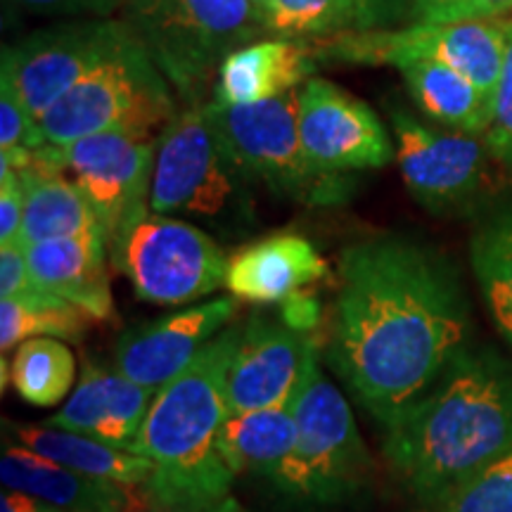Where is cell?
Returning a JSON list of instances; mask_svg holds the SVG:
<instances>
[{
	"label": "cell",
	"mask_w": 512,
	"mask_h": 512,
	"mask_svg": "<svg viewBox=\"0 0 512 512\" xmlns=\"http://www.w3.org/2000/svg\"><path fill=\"white\" fill-rule=\"evenodd\" d=\"M15 3L36 12H55V15L112 17L124 10L126 0H15Z\"/></svg>",
	"instance_id": "obj_35"
},
{
	"label": "cell",
	"mask_w": 512,
	"mask_h": 512,
	"mask_svg": "<svg viewBox=\"0 0 512 512\" xmlns=\"http://www.w3.org/2000/svg\"><path fill=\"white\" fill-rule=\"evenodd\" d=\"M292 408L297 446L280 494L323 508L351 501L368 484L373 463L349 401L323 373L318 342L306 356Z\"/></svg>",
	"instance_id": "obj_5"
},
{
	"label": "cell",
	"mask_w": 512,
	"mask_h": 512,
	"mask_svg": "<svg viewBox=\"0 0 512 512\" xmlns=\"http://www.w3.org/2000/svg\"><path fill=\"white\" fill-rule=\"evenodd\" d=\"M121 12L185 107L207 102L230 53L271 34L249 0H126Z\"/></svg>",
	"instance_id": "obj_4"
},
{
	"label": "cell",
	"mask_w": 512,
	"mask_h": 512,
	"mask_svg": "<svg viewBox=\"0 0 512 512\" xmlns=\"http://www.w3.org/2000/svg\"><path fill=\"white\" fill-rule=\"evenodd\" d=\"M202 112L247 181L306 204H332L347 192L344 178L323 174L306 157L299 136V91L254 105L211 98Z\"/></svg>",
	"instance_id": "obj_7"
},
{
	"label": "cell",
	"mask_w": 512,
	"mask_h": 512,
	"mask_svg": "<svg viewBox=\"0 0 512 512\" xmlns=\"http://www.w3.org/2000/svg\"><path fill=\"white\" fill-rule=\"evenodd\" d=\"M159 136L107 131L60 147L62 171L98 214L107 247L133 216L150 207Z\"/></svg>",
	"instance_id": "obj_13"
},
{
	"label": "cell",
	"mask_w": 512,
	"mask_h": 512,
	"mask_svg": "<svg viewBox=\"0 0 512 512\" xmlns=\"http://www.w3.org/2000/svg\"><path fill=\"white\" fill-rule=\"evenodd\" d=\"M12 439L15 444L64 467H72L81 475L107 479L131 489L145 486L152 475L150 460L138 453L53 425H15Z\"/></svg>",
	"instance_id": "obj_24"
},
{
	"label": "cell",
	"mask_w": 512,
	"mask_h": 512,
	"mask_svg": "<svg viewBox=\"0 0 512 512\" xmlns=\"http://www.w3.org/2000/svg\"><path fill=\"white\" fill-rule=\"evenodd\" d=\"M242 325H228L195 361L159 389L131 451L150 460L147 508L207 505L230 496L233 470L221 456L226 380Z\"/></svg>",
	"instance_id": "obj_3"
},
{
	"label": "cell",
	"mask_w": 512,
	"mask_h": 512,
	"mask_svg": "<svg viewBox=\"0 0 512 512\" xmlns=\"http://www.w3.org/2000/svg\"><path fill=\"white\" fill-rule=\"evenodd\" d=\"M145 512H247L233 496L207 505H181V508H147Z\"/></svg>",
	"instance_id": "obj_38"
},
{
	"label": "cell",
	"mask_w": 512,
	"mask_h": 512,
	"mask_svg": "<svg viewBox=\"0 0 512 512\" xmlns=\"http://www.w3.org/2000/svg\"><path fill=\"white\" fill-rule=\"evenodd\" d=\"M508 34L505 62L494 95V119L484 133L491 155L512 166V19H501Z\"/></svg>",
	"instance_id": "obj_32"
},
{
	"label": "cell",
	"mask_w": 512,
	"mask_h": 512,
	"mask_svg": "<svg viewBox=\"0 0 512 512\" xmlns=\"http://www.w3.org/2000/svg\"><path fill=\"white\" fill-rule=\"evenodd\" d=\"M107 249L114 268L147 304L183 306L226 287L230 259L216 240L150 207L133 216Z\"/></svg>",
	"instance_id": "obj_8"
},
{
	"label": "cell",
	"mask_w": 512,
	"mask_h": 512,
	"mask_svg": "<svg viewBox=\"0 0 512 512\" xmlns=\"http://www.w3.org/2000/svg\"><path fill=\"white\" fill-rule=\"evenodd\" d=\"M320 306L316 297L306 292H297L294 297L280 304V320L299 332H311L318 325Z\"/></svg>",
	"instance_id": "obj_36"
},
{
	"label": "cell",
	"mask_w": 512,
	"mask_h": 512,
	"mask_svg": "<svg viewBox=\"0 0 512 512\" xmlns=\"http://www.w3.org/2000/svg\"><path fill=\"white\" fill-rule=\"evenodd\" d=\"M0 479L8 491H22L60 512H133L136 508L131 486L81 475L19 444L3 448Z\"/></svg>",
	"instance_id": "obj_20"
},
{
	"label": "cell",
	"mask_w": 512,
	"mask_h": 512,
	"mask_svg": "<svg viewBox=\"0 0 512 512\" xmlns=\"http://www.w3.org/2000/svg\"><path fill=\"white\" fill-rule=\"evenodd\" d=\"M299 136L311 164L328 176L382 169L396 159L392 131L377 112L318 76L299 88Z\"/></svg>",
	"instance_id": "obj_14"
},
{
	"label": "cell",
	"mask_w": 512,
	"mask_h": 512,
	"mask_svg": "<svg viewBox=\"0 0 512 512\" xmlns=\"http://www.w3.org/2000/svg\"><path fill=\"white\" fill-rule=\"evenodd\" d=\"M88 320H91L88 313L55 297V294L34 304L0 299V349H3V354H8L12 347H19L34 337L76 342L86 332Z\"/></svg>",
	"instance_id": "obj_28"
},
{
	"label": "cell",
	"mask_w": 512,
	"mask_h": 512,
	"mask_svg": "<svg viewBox=\"0 0 512 512\" xmlns=\"http://www.w3.org/2000/svg\"><path fill=\"white\" fill-rule=\"evenodd\" d=\"M508 34L501 19H463V22H418L403 29L344 31L323 38L313 48L316 60L347 64H394L434 60L475 81L491 98L501 79Z\"/></svg>",
	"instance_id": "obj_9"
},
{
	"label": "cell",
	"mask_w": 512,
	"mask_h": 512,
	"mask_svg": "<svg viewBox=\"0 0 512 512\" xmlns=\"http://www.w3.org/2000/svg\"><path fill=\"white\" fill-rule=\"evenodd\" d=\"M297 446L292 401L264 411L228 415L221 430V456L233 475H254L280 491Z\"/></svg>",
	"instance_id": "obj_23"
},
{
	"label": "cell",
	"mask_w": 512,
	"mask_h": 512,
	"mask_svg": "<svg viewBox=\"0 0 512 512\" xmlns=\"http://www.w3.org/2000/svg\"><path fill=\"white\" fill-rule=\"evenodd\" d=\"M155 396L157 389L128 380L117 368L88 363L72 396L48 425L131 451Z\"/></svg>",
	"instance_id": "obj_17"
},
{
	"label": "cell",
	"mask_w": 512,
	"mask_h": 512,
	"mask_svg": "<svg viewBox=\"0 0 512 512\" xmlns=\"http://www.w3.org/2000/svg\"><path fill=\"white\" fill-rule=\"evenodd\" d=\"M470 264L491 320L512 347V204L486 211L477 221Z\"/></svg>",
	"instance_id": "obj_26"
},
{
	"label": "cell",
	"mask_w": 512,
	"mask_h": 512,
	"mask_svg": "<svg viewBox=\"0 0 512 512\" xmlns=\"http://www.w3.org/2000/svg\"><path fill=\"white\" fill-rule=\"evenodd\" d=\"M46 145L41 121L29 112L15 88L0 79V159L12 169H22Z\"/></svg>",
	"instance_id": "obj_30"
},
{
	"label": "cell",
	"mask_w": 512,
	"mask_h": 512,
	"mask_svg": "<svg viewBox=\"0 0 512 512\" xmlns=\"http://www.w3.org/2000/svg\"><path fill=\"white\" fill-rule=\"evenodd\" d=\"M510 19H512V17H510Z\"/></svg>",
	"instance_id": "obj_41"
},
{
	"label": "cell",
	"mask_w": 512,
	"mask_h": 512,
	"mask_svg": "<svg viewBox=\"0 0 512 512\" xmlns=\"http://www.w3.org/2000/svg\"><path fill=\"white\" fill-rule=\"evenodd\" d=\"M463 3L465 0H411V12L418 22L439 24Z\"/></svg>",
	"instance_id": "obj_37"
},
{
	"label": "cell",
	"mask_w": 512,
	"mask_h": 512,
	"mask_svg": "<svg viewBox=\"0 0 512 512\" xmlns=\"http://www.w3.org/2000/svg\"><path fill=\"white\" fill-rule=\"evenodd\" d=\"M356 31L394 29L411 12V0H351Z\"/></svg>",
	"instance_id": "obj_34"
},
{
	"label": "cell",
	"mask_w": 512,
	"mask_h": 512,
	"mask_svg": "<svg viewBox=\"0 0 512 512\" xmlns=\"http://www.w3.org/2000/svg\"><path fill=\"white\" fill-rule=\"evenodd\" d=\"M512 451V363L465 347L444 375L384 425V456L422 505L437 510L467 479Z\"/></svg>",
	"instance_id": "obj_2"
},
{
	"label": "cell",
	"mask_w": 512,
	"mask_h": 512,
	"mask_svg": "<svg viewBox=\"0 0 512 512\" xmlns=\"http://www.w3.org/2000/svg\"><path fill=\"white\" fill-rule=\"evenodd\" d=\"M105 235L48 240L27 249L31 278L43 290L79 306L93 320L114 318V299L107 275Z\"/></svg>",
	"instance_id": "obj_21"
},
{
	"label": "cell",
	"mask_w": 512,
	"mask_h": 512,
	"mask_svg": "<svg viewBox=\"0 0 512 512\" xmlns=\"http://www.w3.org/2000/svg\"><path fill=\"white\" fill-rule=\"evenodd\" d=\"M278 38H330L356 29L351 0H278Z\"/></svg>",
	"instance_id": "obj_29"
},
{
	"label": "cell",
	"mask_w": 512,
	"mask_h": 512,
	"mask_svg": "<svg viewBox=\"0 0 512 512\" xmlns=\"http://www.w3.org/2000/svg\"><path fill=\"white\" fill-rule=\"evenodd\" d=\"M316 72V53L302 38H268L235 50L216 76L214 100L254 105L299 91Z\"/></svg>",
	"instance_id": "obj_22"
},
{
	"label": "cell",
	"mask_w": 512,
	"mask_h": 512,
	"mask_svg": "<svg viewBox=\"0 0 512 512\" xmlns=\"http://www.w3.org/2000/svg\"><path fill=\"white\" fill-rule=\"evenodd\" d=\"M396 164L406 188L434 214L463 209L489 181L491 150L477 133L434 131L403 107H389Z\"/></svg>",
	"instance_id": "obj_12"
},
{
	"label": "cell",
	"mask_w": 512,
	"mask_h": 512,
	"mask_svg": "<svg viewBox=\"0 0 512 512\" xmlns=\"http://www.w3.org/2000/svg\"><path fill=\"white\" fill-rule=\"evenodd\" d=\"M10 380L17 394L31 406L53 408L74 392L76 358L62 339H27L12 356Z\"/></svg>",
	"instance_id": "obj_27"
},
{
	"label": "cell",
	"mask_w": 512,
	"mask_h": 512,
	"mask_svg": "<svg viewBox=\"0 0 512 512\" xmlns=\"http://www.w3.org/2000/svg\"><path fill=\"white\" fill-rule=\"evenodd\" d=\"M249 3H252L254 8H256V12H259V15L264 17L268 31H271V34H273V24H275V19H278V10H280L278 0H249Z\"/></svg>",
	"instance_id": "obj_40"
},
{
	"label": "cell",
	"mask_w": 512,
	"mask_h": 512,
	"mask_svg": "<svg viewBox=\"0 0 512 512\" xmlns=\"http://www.w3.org/2000/svg\"><path fill=\"white\" fill-rule=\"evenodd\" d=\"M437 512H512V451L467 479Z\"/></svg>",
	"instance_id": "obj_31"
},
{
	"label": "cell",
	"mask_w": 512,
	"mask_h": 512,
	"mask_svg": "<svg viewBox=\"0 0 512 512\" xmlns=\"http://www.w3.org/2000/svg\"><path fill=\"white\" fill-rule=\"evenodd\" d=\"M396 69L406 81L415 105L427 117L477 136L489 131L494 119V98L475 81L434 60L403 62Z\"/></svg>",
	"instance_id": "obj_25"
},
{
	"label": "cell",
	"mask_w": 512,
	"mask_h": 512,
	"mask_svg": "<svg viewBox=\"0 0 512 512\" xmlns=\"http://www.w3.org/2000/svg\"><path fill=\"white\" fill-rule=\"evenodd\" d=\"M313 347L311 332L294 330L283 320L254 316L242 325L226 380L228 413L264 411L292 401Z\"/></svg>",
	"instance_id": "obj_15"
},
{
	"label": "cell",
	"mask_w": 512,
	"mask_h": 512,
	"mask_svg": "<svg viewBox=\"0 0 512 512\" xmlns=\"http://www.w3.org/2000/svg\"><path fill=\"white\" fill-rule=\"evenodd\" d=\"M38 505H41V501L22 494V491L5 489L3 498H0V512H36Z\"/></svg>",
	"instance_id": "obj_39"
},
{
	"label": "cell",
	"mask_w": 512,
	"mask_h": 512,
	"mask_svg": "<svg viewBox=\"0 0 512 512\" xmlns=\"http://www.w3.org/2000/svg\"><path fill=\"white\" fill-rule=\"evenodd\" d=\"M467 337L463 285L439 252L377 235L339 256L328 361L377 422L418 401L470 347Z\"/></svg>",
	"instance_id": "obj_1"
},
{
	"label": "cell",
	"mask_w": 512,
	"mask_h": 512,
	"mask_svg": "<svg viewBox=\"0 0 512 512\" xmlns=\"http://www.w3.org/2000/svg\"><path fill=\"white\" fill-rule=\"evenodd\" d=\"M247 178L230 162L200 107H185L157 140L150 209L166 216L219 219L238 204Z\"/></svg>",
	"instance_id": "obj_10"
},
{
	"label": "cell",
	"mask_w": 512,
	"mask_h": 512,
	"mask_svg": "<svg viewBox=\"0 0 512 512\" xmlns=\"http://www.w3.org/2000/svg\"><path fill=\"white\" fill-rule=\"evenodd\" d=\"M24 190V226L19 247L48 240L102 233L98 214L79 185L62 171L60 147L46 145L22 169H15Z\"/></svg>",
	"instance_id": "obj_19"
},
{
	"label": "cell",
	"mask_w": 512,
	"mask_h": 512,
	"mask_svg": "<svg viewBox=\"0 0 512 512\" xmlns=\"http://www.w3.org/2000/svg\"><path fill=\"white\" fill-rule=\"evenodd\" d=\"M131 29L124 19L91 17L57 24L3 48L0 79L15 88L29 112L41 121L76 83L119 48Z\"/></svg>",
	"instance_id": "obj_11"
},
{
	"label": "cell",
	"mask_w": 512,
	"mask_h": 512,
	"mask_svg": "<svg viewBox=\"0 0 512 512\" xmlns=\"http://www.w3.org/2000/svg\"><path fill=\"white\" fill-rule=\"evenodd\" d=\"M178 112L181 107L169 79L131 31L119 48L43 114L41 128L50 145L64 147L107 131L155 136Z\"/></svg>",
	"instance_id": "obj_6"
},
{
	"label": "cell",
	"mask_w": 512,
	"mask_h": 512,
	"mask_svg": "<svg viewBox=\"0 0 512 512\" xmlns=\"http://www.w3.org/2000/svg\"><path fill=\"white\" fill-rule=\"evenodd\" d=\"M24 226V190L17 171L0 159V247H19Z\"/></svg>",
	"instance_id": "obj_33"
},
{
	"label": "cell",
	"mask_w": 512,
	"mask_h": 512,
	"mask_svg": "<svg viewBox=\"0 0 512 512\" xmlns=\"http://www.w3.org/2000/svg\"><path fill=\"white\" fill-rule=\"evenodd\" d=\"M235 313L238 299L221 297L128 330L114 351V368L128 380L159 392L233 323Z\"/></svg>",
	"instance_id": "obj_16"
},
{
	"label": "cell",
	"mask_w": 512,
	"mask_h": 512,
	"mask_svg": "<svg viewBox=\"0 0 512 512\" xmlns=\"http://www.w3.org/2000/svg\"><path fill=\"white\" fill-rule=\"evenodd\" d=\"M328 273V261L311 240L297 233H278L230 256L226 290L240 302L283 304L328 278Z\"/></svg>",
	"instance_id": "obj_18"
}]
</instances>
